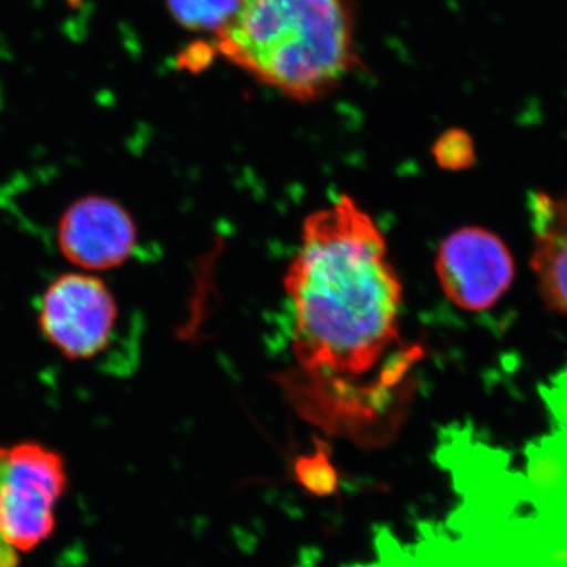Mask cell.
Masks as SVG:
<instances>
[{
  "label": "cell",
  "instance_id": "obj_1",
  "mask_svg": "<svg viewBox=\"0 0 567 567\" xmlns=\"http://www.w3.org/2000/svg\"><path fill=\"white\" fill-rule=\"evenodd\" d=\"M284 289L292 306V353L286 379L297 409L330 434L382 445L398 427L393 399L420 350L401 342L404 287L374 219L352 197L305 219L301 246Z\"/></svg>",
  "mask_w": 567,
  "mask_h": 567
},
{
  "label": "cell",
  "instance_id": "obj_2",
  "mask_svg": "<svg viewBox=\"0 0 567 567\" xmlns=\"http://www.w3.org/2000/svg\"><path fill=\"white\" fill-rule=\"evenodd\" d=\"M213 37L224 61L298 103L323 100L360 65L354 0H240Z\"/></svg>",
  "mask_w": 567,
  "mask_h": 567
},
{
  "label": "cell",
  "instance_id": "obj_3",
  "mask_svg": "<svg viewBox=\"0 0 567 567\" xmlns=\"http://www.w3.org/2000/svg\"><path fill=\"white\" fill-rule=\"evenodd\" d=\"M66 486L63 458L40 443L0 446V567H18L54 529Z\"/></svg>",
  "mask_w": 567,
  "mask_h": 567
},
{
  "label": "cell",
  "instance_id": "obj_4",
  "mask_svg": "<svg viewBox=\"0 0 567 567\" xmlns=\"http://www.w3.org/2000/svg\"><path fill=\"white\" fill-rule=\"evenodd\" d=\"M121 322V309L103 279L87 271L55 278L41 293V333L70 360L95 361L107 352Z\"/></svg>",
  "mask_w": 567,
  "mask_h": 567
},
{
  "label": "cell",
  "instance_id": "obj_5",
  "mask_svg": "<svg viewBox=\"0 0 567 567\" xmlns=\"http://www.w3.org/2000/svg\"><path fill=\"white\" fill-rule=\"evenodd\" d=\"M435 270L446 297L472 312L498 303L516 276L513 254L483 227H462L446 237L436 252Z\"/></svg>",
  "mask_w": 567,
  "mask_h": 567
},
{
  "label": "cell",
  "instance_id": "obj_6",
  "mask_svg": "<svg viewBox=\"0 0 567 567\" xmlns=\"http://www.w3.org/2000/svg\"><path fill=\"white\" fill-rule=\"evenodd\" d=\"M58 245L69 262L91 274L128 262L140 248V235L121 204L110 197L85 196L62 213Z\"/></svg>",
  "mask_w": 567,
  "mask_h": 567
},
{
  "label": "cell",
  "instance_id": "obj_7",
  "mask_svg": "<svg viewBox=\"0 0 567 567\" xmlns=\"http://www.w3.org/2000/svg\"><path fill=\"white\" fill-rule=\"evenodd\" d=\"M532 267L544 300L554 311L567 315V194L533 193Z\"/></svg>",
  "mask_w": 567,
  "mask_h": 567
},
{
  "label": "cell",
  "instance_id": "obj_8",
  "mask_svg": "<svg viewBox=\"0 0 567 567\" xmlns=\"http://www.w3.org/2000/svg\"><path fill=\"white\" fill-rule=\"evenodd\" d=\"M240 0H166L167 11L189 32L221 31L234 17Z\"/></svg>",
  "mask_w": 567,
  "mask_h": 567
},
{
  "label": "cell",
  "instance_id": "obj_9",
  "mask_svg": "<svg viewBox=\"0 0 567 567\" xmlns=\"http://www.w3.org/2000/svg\"><path fill=\"white\" fill-rule=\"evenodd\" d=\"M434 156L445 169L461 171L475 162V148L462 130H450L435 142Z\"/></svg>",
  "mask_w": 567,
  "mask_h": 567
},
{
  "label": "cell",
  "instance_id": "obj_10",
  "mask_svg": "<svg viewBox=\"0 0 567 567\" xmlns=\"http://www.w3.org/2000/svg\"><path fill=\"white\" fill-rule=\"evenodd\" d=\"M298 477L315 491H330L336 483L333 466L323 454L301 457L297 466Z\"/></svg>",
  "mask_w": 567,
  "mask_h": 567
}]
</instances>
